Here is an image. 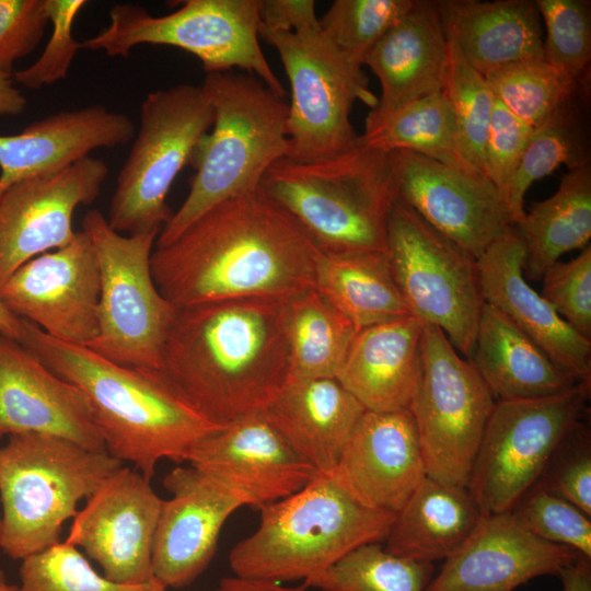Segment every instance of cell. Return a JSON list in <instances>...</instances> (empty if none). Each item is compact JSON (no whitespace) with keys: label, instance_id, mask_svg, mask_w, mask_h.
Here are the masks:
<instances>
[{"label":"cell","instance_id":"35","mask_svg":"<svg viewBox=\"0 0 591 591\" xmlns=\"http://www.w3.org/2000/svg\"><path fill=\"white\" fill-rule=\"evenodd\" d=\"M579 94L534 128L502 196L514 225L525 213L524 197L535 181L553 173L560 164L569 170L590 164L586 129L577 107Z\"/></svg>","mask_w":591,"mask_h":591},{"label":"cell","instance_id":"28","mask_svg":"<svg viewBox=\"0 0 591 591\" xmlns=\"http://www.w3.org/2000/svg\"><path fill=\"white\" fill-rule=\"evenodd\" d=\"M364 410L335 378L288 380L262 409L288 445L321 474L335 471Z\"/></svg>","mask_w":591,"mask_h":591},{"label":"cell","instance_id":"30","mask_svg":"<svg viewBox=\"0 0 591 591\" xmlns=\"http://www.w3.org/2000/svg\"><path fill=\"white\" fill-rule=\"evenodd\" d=\"M468 360L496 402L555 396L581 383L487 303L482 310Z\"/></svg>","mask_w":591,"mask_h":591},{"label":"cell","instance_id":"5","mask_svg":"<svg viewBox=\"0 0 591 591\" xmlns=\"http://www.w3.org/2000/svg\"><path fill=\"white\" fill-rule=\"evenodd\" d=\"M257 529L230 552L233 576L271 582H306L355 548L384 542L395 513L356 499L334 473L258 508Z\"/></svg>","mask_w":591,"mask_h":591},{"label":"cell","instance_id":"45","mask_svg":"<svg viewBox=\"0 0 591 591\" xmlns=\"http://www.w3.org/2000/svg\"><path fill=\"white\" fill-rule=\"evenodd\" d=\"M85 0H46L51 33L40 56L28 67L14 71V82L39 89L67 77L81 49V42L72 34L77 15L85 7Z\"/></svg>","mask_w":591,"mask_h":591},{"label":"cell","instance_id":"48","mask_svg":"<svg viewBox=\"0 0 591 591\" xmlns=\"http://www.w3.org/2000/svg\"><path fill=\"white\" fill-rule=\"evenodd\" d=\"M49 23L46 0H0V71L33 53Z\"/></svg>","mask_w":591,"mask_h":591},{"label":"cell","instance_id":"4","mask_svg":"<svg viewBox=\"0 0 591 591\" xmlns=\"http://www.w3.org/2000/svg\"><path fill=\"white\" fill-rule=\"evenodd\" d=\"M262 190L289 212L324 254L386 252L387 222L398 199L396 152L360 141L318 161L282 158Z\"/></svg>","mask_w":591,"mask_h":591},{"label":"cell","instance_id":"22","mask_svg":"<svg viewBox=\"0 0 591 591\" xmlns=\"http://www.w3.org/2000/svg\"><path fill=\"white\" fill-rule=\"evenodd\" d=\"M333 473L363 505L398 512L426 476L410 412L364 410Z\"/></svg>","mask_w":591,"mask_h":591},{"label":"cell","instance_id":"20","mask_svg":"<svg viewBox=\"0 0 591 591\" xmlns=\"http://www.w3.org/2000/svg\"><path fill=\"white\" fill-rule=\"evenodd\" d=\"M187 462L241 493L256 509L301 490L317 474L262 410L241 416L206 437Z\"/></svg>","mask_w":591,"mask_h":591},{"label":"cell","instance_id":"44","mask_svg":"<svg viewBox=\"0 0 591 591\" xmlns=\"http://www.w3.org/2000/svg\"><path fill=\"white\" fill-rule=\"evenodd\" d=\"M536 485L591 517V434L586 418L554 450Z\"/></svg>","mask_w":591,"mask_h":591},{"label":"cell","instance_id":"17","mask_svg":"<svg viewBox=\"0 0 591 591\" xmlns=\"http://www.w3.org/2000/svg\"><path fill=\"white\" fill-rule=\"evenodd\" d=\"M107 174V164L89 155L0 196V286L26 262L72 241L76 209L95 201Z\"/></svg>","mask_w":591,"mask_h":591},{"label":"cell","instance_id":"36","mask_svg":"<svg viewBox=\"0 0 591 591\" xmlns=\"http://www.w3.org/2000/svg\"><path fill=\"white\" fill-rule=\"evenodd\" d=\"M359 139L378 150L409 151L445 165L461 167L456 157L453 115L442 91L364 126Z\"/></svg>","mask_w":591,"mask_h":591},{"label":"cell","instance_id":"46","mask_svg":"<svg viewBox=\"0 0 591 591\" xmlns=\"http://www.w3.org/2000/svg\"><path fill=\"white\" fill-rule=\"evenodd\" d=\"M542 296L581 336L591 340V246L569 262H556L542 276Z\"/></svg>","mask_w":591,"mask_h":591},{"label":"cell","instance_id":"13","mask_svg":"<svg viewBox=\"0 0 591 591\" xmlns=\"http://www.w3.org/2000/svg\"><path fill=\"white\" fill-rule=\"evenodd\" d=\"M591 384L555 396L497 401L467 489L485 514L509 512L538 480L560 441L587 417Z\"/></svg>","mask_w":591,"mask_h":591},{"label":"cell","instance_id":"23","mask_svg":"<svg viewBox=\"0 0 591 591\" xmlns=\"http://www.w3.org/2000/svg\"><path fill=\"white\" fill-rule=\"evenodd\" d=\"M578 555L533 535L510 512L485 514L426 591H513L540 576H558Z\"/></svg>","mask_w":591,"mask_h":591},{"label":"cell","instance_id":"1","mask_svg":"<svg viewBox=\"0 0 591 591\" xmlns=\"http://www.w3.org/2000/svg\"><path fill=\"white\" fill-rule=\"evenodd\" d=\"M321 254L259 187L215 206L173 241L154 246L151 270L176 308L245 298L287 301L314 288Z\"/></svg>","mask_w":591,"mask_h":591},{"label":"cell","instance_id":"54","mask_svg":"<svg viewBox=\"0 0 591 591\" xmlns=\"http://www.w3.org/2000/svg\"><path fill=\"white\" fill-rule=\"evenodd\" d=\"M18 586L11 584L4 575V572L0 569V591H16Z\"/></svg>","mask_w":591,"mask_h":591},{"label":"cell","instance_id":"41","mask_svg":"<svg viewBox=\"0 0 591 591\" xmlns=\"http://www.w3.org/2000/svg\"><path fill=\"white\" fill-rule=\"evenodd\" d=\"M16 591H169L159 581L125 584L99 575L79 549L58 542L22 560Z\"/></svg>","mask_w":591,"mask_h":591},{"label":"cell","instance_id":"8","mask_svg":"<svg viewBox=\"0 0 591 591\" xmlns=\"http://www.w3.org/2000/svg\"><path fill=\"white\" fill-rule=\"evenodd\" d=\"M213 119L202 85L179 83L144 97L139 129L117 175L106 217L114 230L128 235L160 233L173 215L167 194Z\"/></svg>","mask_w":591,"mask_h":591},{"label":"cell","instance_id":"15","mask_svg":"<svg viewBox=\"0 0 591 591\" xmlns=\"http://www.w3.org/2000/svg\"><path fill=\"white\" fill-rule=\"evenodd\" d=\"M0 300L16 317L65 343L88 346L99 332L100 268L89 236L19 267L1 286Z\"/></svg>","mask_w":591,"mask_h":591},{"label":"cell","instance_id":"31","mask_svg":"<svg viewBox=\"0 0 591 591\" xmlns=\"http://www.w3.org/2000/svg\"><path fill=\"white\" fill-rule=\"evenodd\" d=\"M484 515L467 487L426 475L395 513L384 546L418 561L445 560L463 547Z\"/></svg>","mask_w":591,"mask_h":591},{"label":"cell","instance_id":"39","mask_svg":"<svg viewBox=\"0 0 591 591\" xmlns=\"http://www.w3.org/2000/svg\"><path fill=\"white\" fill-rule=\"evenodd\" d=\"M485 78L494 95L533 128L586 89L544 58L513 62Z\"/></svg>","mask_w":591,"mask_h":591},{"label":"cell","instance_id":"6","mask_svg":"<svg viewBox=\"0 0 591 591\" xmlns=\"http://www.w3.org/2000/svg\"><path fill=\"white\" fill-rule=\"evenodd\" d=\"M215 112L197 144L189 192L160 231L170 243L215 206L259 188L267 170L287 154L288 103L250 73L207 72L204 83Z\"/></svg>","mask_w":591,"mask_h":591},{"label":"cell","instance_id":"49","mask_svg":"<svg viewBox=\"0 0 591 591\" xmlns=\"http://www.w3.org/2000/svg\"><path fill=\"white\" fill-rule=\"evenodd\" d=\"M260 26L277 32H301L320 25L313 0H258Z\"/></svg>","mask_w":591,"mask_h":591},{"label":"cell","instance_id":"29","mask_svg":"<svg viewBox=\"0 0 591 591\" xmlns=\"http://www.w3.org/2000/svg\"><path fill=\"white\" fill-rule=\"evenodd\" d=\"M438 7L448 39L484 77L513 62L544 58L535 1L442 0Z\"/></svg>","mask_w":591,"mask_h":591},{"label":"cell","instance_id":"3","mask_svg":"<svg viewBox=\"0 0 591 591\" xmlns=\"http://www.w3.org/2000/svg\"><path fill=\"white\" fill-rule=\"evenodd\" d=\"M23 322L21 344L84 394L105 451L132 463L148 479L161 460L187 462L193 449L222 427L197 410L161 370L116 363Z\"/></svg>","mask_w":591,"mask_h":591},{"label":"cell","instance_id":"43","mask_svg":"<svg viewBox=\"0 0 591 591\" xmlns=\"http://www.w3.org/2000/svg\"><path fill=\"white\" fill-rule=\"evenodd\" d=\"M530 533L591 558V517L538 485L509 511Z\"/></svg>","mask_w":591,"mask_h":591},{"label":"cell","instance_id":"52","mask_svg":"<svg viewBox=\"0 0 591 591\" xmlns=\"http://www.w3.org/2000/svg\"><path fill=\"white\" fill-rule=\"evenodd\" d=\"M14 83L12 76L0 71V116L19 115L26 107V97Z\"/></svg>","mask_w":591,"mask_h":591},{"label":"cell","instance_id":"55","mask_svg":"<svg viewBox=\"0 0 591 591\" xmlns=\"http://www.w3.org/2000/svg\"><path fill=\"white\" fill-rule=\"evenodd\" d=\"M0 530H1V517H0Z\"/></svg>","mask_w":591,"mask_h":591},{"label":"cell","instance_id":"12","mask_svg":"<svg viewBox=\"0 0 591 591\" xmlns=\"http://www.w3.org/2000/svg\"><path fill=\"white\" fill-rule=\"evenodd\" d=\"M386 254L410 314L439 327L468 359L485 304L477 259L399 198L389 217Z\"/></svg>","mask_w":591,"mask_h":591},{"label":"cell","instance_id":"14","mask_svg":"<svg viewBox=\"0 0 591 591\" xmlns=\"http://www.w3.org/2000/svg\"><path fill=\"white\" fill-rule=\"evenodd\" d=\"M495 403L472 362L439 327L424 323L421 376L408 410L427 476L467 486Z\"/></svg>","mask_w":591,"mask_h":591},{"label":"cell","instance_id":"7","mask_svg":"<svg viewBox=\"0 0 591 591\" xmlns=\"http://www.w3.org/2000/svg\"><path fill=\"white\" fill-rule=\"evenodd\" d=\"M123 466L106 451L39 433L8 437L0 448V548L24 558L60 542L78 503Z\"/></svg>","mask_w":591,"mask_h":591},{"label":"cell","instance_id":"42","mask_svg":"<svg viewBox=\"0 0 591 591\" xmlns=\"http://www.w3.org/2000/svg\"><path fill=\"white\" fill-rule=\"evenodd\" d=\"M535 4L546 32L544 59L586 84L591 59V2L536 0Z\"/></svg>","mask_w":591,"mask_h":591},{"label":"cell","instance_id":"32","mask_svg":"<svg viewBox=\"0 0 591 591\" xmlns=\"http://www.w3.org/2000/svg\"><path fill=\"white\" fill-rule=\"evenodd\" d=\"M314 288L344 313L357 331L412 315L386 252L322 253Z\"/></svg>","mask_w":591,"mask_h":591},{"label":"cell","instance_id":"40","mask_svg":"<svg viewBox=\"0 0 591 591\" xmlns=\"http://www.w3.org/2000/svg\"><path fill=\"white\" fill-rule=\"evenodd\" d=\"M416 0H335L320 19L323 35L354 68L362 69L378 40Z\"/></svg>","mask_w":591,"mask_h":591},{"label":"cell","instance_id":"37","mask_svg":"<svg viewBox=\"0 0 591 591\" xmlns=\"http://www.w3.org/2000/svg\"><path fill=\"white\" fill-rule=\"evenodd\" d=\"M432 563L393 554L381 542L361 545L304 582L317 591H426Z\"/></svg>","mask_w":591,"mask_h":591},{"label":"cell","instance_id":"27","mask_svg":"<svg viewBox=\"0 0 591 591\" xmlns=\"http://www.w3.org/2000/svg\"><path fill=\"white\" fill-rule=\"evenodd\" d=\"M422 329L414 315L358 329L335 379L366 410L408 409L421 376Z\"/></svg>","mask_w":591,"mask_h":591},{"label":"cell","instance_id":"33","mask_svg":"<svg viewBox=\"0 0 591 591\" xmlns=\"http://www.w3.org/2000/svg\"><path fill=\"white\" fill-rule=\"evenodd\" d=\"M514 228L525 247L524 271L534 280L565 253L589 245L591 165L569 170L557 190L535 204Z\"/></svg>","mask_w":591,"mask_h":591},{"label":"cell","instance_id":"50","mask_svg":"<svg viewBox=\"0 0 591 591\" xmlns=\"http://www.w3.org/2000/svg\"><path fill=\"white\" fill-rule=\"evenodd\" d=\"M564 591H591V558L581 554L558 573Z\"/></svg>","mask_w":591,"mask_h":591},{"label":"cell","instance_id":"47","mask_svg":"<svg viewBox=\"0 0 591 591\" xmlns=\"http://www.w3.org/2000/svg\"><path fill=\"white\" fill-rule=\"evenodd\" d=\"M533 131V127L515 116L495 96L484 160L486 177L496 186L501 197L520 164Z\"/></svg>","mask_w":591,"mask_h":591},{"label":"cell","instance_id":"2","mask_svg":"<svg viewBox=\"0 0 591 591\" xmlns=\"http://www.w3.org/2000/svg\"><path fill=\"white\" fill-rule=\"evenodd\" d=\"M286 301L245 298L177 308L162 373L205 417L262 410L289 379Z\"/></svg>","mask_w":591,"mask_h":591},{"label":"cell","instance_id":"19","mask_svg":"<svg viewBox=\"0 0 591 591\" xmlns=\"http://www.w3.org/2000/svg\"><path fill=\"white\" fill-rule=\"evenodd\" d=\"M163 500L152 548L153 576L166 589H181L208 567L221 529L245 496L193 466H176L163 478Z\"/></svg>","mask_w":591,"mask_h":591},{"label":"cell","instance_id":"51","mask_svg":"<svg viewBox=\"0 0 591 591\" xmlns=\"http://www.w3.org/2000/svg\"><path fill=\"white\" fill-rule=\"evenodd\" d=\"M308 589L309 587L304 582L299 586L287 587L278 582L250 580L231 576L220 580L217 591H308Z\"/></svg>","mask_w":591,"mask_h":591},{"label":"cell","instance_id":"34","mask_svg":"<svg viewBox=\"0 0 591 591\" xmlns=\"http://www.w3.org/2000/svg\"><path fill=\"white\" fill-rule=\"evenodd\" d=\"M289 379L335 378L357 329L315 288L286 301Z\"/></svg>","mask_w":591,"mask_h":591},{"label":"cell","instance_id":"10","mask_svg":"<svg viewBox=\"0 0 591 591\" xmlns=\"http://www.w3.org/2000/svg\"><path fill=\"white\" fill-rule=\"evenodd\" d=\"M81 230L94 246L100 268L99 332L86 347L119 364L161 370L177 308L152 276L159 232L124 235L96 209L85 213Z\"/></svg>","mask_w":591,"mask_h":591},{"label":"cell","instance_id":"25","mask_svg":"<svg viewBox=\"0 0 591 591\" xmlns=\"http://www.w3.org/2000/svg\"><path fill=\"white\" fill-rule=\"evenodd\" d=\"M132 120L102 105L60 111L15 135H0V196L11 186L63 170L100 148L127 144Z\"/></svg>","mask_w":591,"mask_h":591},{"label":"cell","instance_id":"11","mask_svg":"<svg viewBox=\"0 0 591 591\" xmlns=\"http://www.w3.org/2000/svg\"><path fill=\"white\" fill-rule=\"evenodd\" d=\"M259 37L276 49L290 83L285 158L313 162L351 149L359 137L350 121L354 103L370 109L378 103L362 69L344 59L320 25L301 32L260 26Z\"/></svg>","mask_w":591,"mask_h":591},{"label":"cell","instance_id":"18","mask_svg":"<svg viewBox=\"0 0 591 591\" xmlns=\"http://www.w3.org/2000/svg\"><path fill=\"white\" fill-rule=\"evenodd\" d=\"M395 152L398 198L474 258L514 227L486 176L414 152Z\"/></svg>","mask_w":591,"mask_h":591},{"label":"cell","instance_id":"9","mask_svg":"<svg viewBox=\"0 0 591 591\" xmlns=\"http://www.w3.org/2000/svg\"><path fill=\"white\" fill-rule=\"evenodd\" d=\"M108 16V26L81 42V49L128 58L139 45L172 46L197 57L206 73L237 67L285 96L259 45L258 0H186L161 16L139 4L119 3Z\"/></svg>","mask_w":591,"mask_h":591},{"label":"cell","instance_id":"16","mask_svg":"<svg viewBox=\"0 0 591 591\" xmlns=\"http://www.w3.org/2000/svg\"><path fill=\"white\" fill-rule=\"evenodd\" d=\"M163 500L138 470L121 466L86 498L66 542L82 548L112 581L155 580L152 548Z\"/></svg>","mask_w":591,"mask_h":591},{"label":"cell","instance_id":"21","mask_svg":"<svg viewBox=\"0 0 591 591\" xmlns=\"http://www.w3.org/2000/svg\"><path fill=\"white\" fill-rule=\"evenodd\" d=\"M18 433L54 436L105 451L84 394L21 343L0 334V439Z\"/></svg>","mask_w":591,"mask_h":591},{"label":"cell","instance_id":"24","mask_svg":"<svg viewBox=\"0 0 591 591\" xmlns=\"http://www.w3.org/2000/svg\"><path fill=\"white\" fill-rule=\"evenodd\" d=\"M525 255L523 241L512 227L477 258L485 303L509 318L570 376L591 384V340L578 334L525 281Z\"/></svg>","mask_w":591,"mask_h":591},{"label":"cell","instance_id":"26","mask_svg":"<svg viewBox=\"0 0 591 591\" xmlns=\"http://www.w3.org/2000/svg\"><path fill=\"white\" fill-rule=\"evenodd\" d=\"M449 39L438 1L416 0L414 7L372 47L364 65L379 79L381 95L364 126L442 91Z\"/></svg>","mask_w":591,"mask_h":591},{"label":"cell","instance_id":"38","mask_svg":"<svg viewBox=\"0 0 591 591\" xmlns=\"http://www.w3.org/2000/svg\"><path fill=\"white\" fill-rule=\"evenodd\" d=\"M442 93L453 115L461 167L486 176L484 151L495 95L486 78L468 66L450 40Z\"/></svg>","mask_w":591,"mask_h":591},{"label":"cell","instance_id":"53","mask_svg":"<svg viewBox=\"0 0 591 591\" xmlns=\"http://www.w3.org/2000/svg\"><path fill=\"white\" fill-rule=\"evenodd\" d=\"M0 334L22 343L24 322L11 313L0 300Z\"/></svg>","mask_w":591,"mask_h":591}]
</instances>
